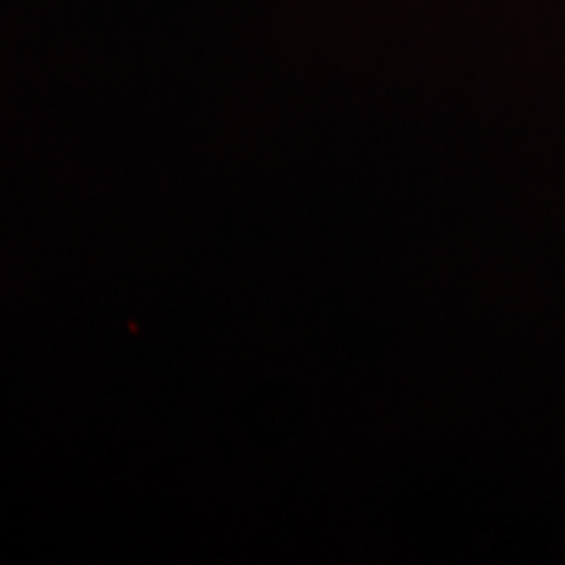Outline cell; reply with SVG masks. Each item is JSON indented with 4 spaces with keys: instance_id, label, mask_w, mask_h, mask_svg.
Returning <instances> with one entry per match:
<instances>
[]
</instances>
